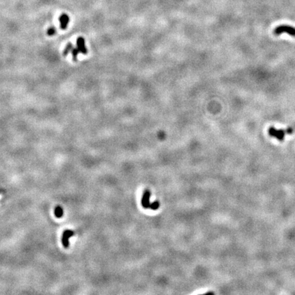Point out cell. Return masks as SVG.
Here are the masks:
<instances>
[{"label": "cell", "mask_w": 295, "mask_h": 295, "mask_svg": "<svg viewBox=\"0 0 295 295\" xmlns=\"http://www.w3.org/2000/svg\"><path fill=\"white\" fill-rule=\"evenodd\" d=\"M59 21H60V28L62 29H66L67 28V26L69 23V17L66 14H61L59 17Z\"/></svg>", "instance_id": "5"}, {"label": "cell", "mask_w": 295, "mask_h": 295, "mask_svg": "<svg viewBox=\"0 0 295 295\" xmlns=\"http://www.w3.org/2000/svg\"><path fill=\"white\" fill-rule=\"evenodd\" d=\"M56 33V29L55 27H54V26H51V27H50L48 29H47V34L49 35V36H54V35H55Z\"/></svg>", "instance_id": "10"}, {"label": "cell", "mask_w": 295, "mask_h": 295, "mask_svg": "<svg viewBox=\"0 0 295 295\" xmlns=\"http://www.w3.org/2000/svg\"><path fill=\"white\" fill-rule=\"evenodd\" d=\"M73 234H74L73 232L70 231V230H67V231L64 232V237H63V243H64L65 247H67L68 245H69V241H68V238H69L70 237H72Z\"/></svg>", "instance_id": "6"}, {"label": "cell", "mask_w": 295, "mask_h": 295, "mask_svg": "<svg viewBox=\"0 0 295 295\" xmlns=\"http://www.w3.org/2000/svg\"><path fill=\"white\" fill-rule=\"evenodd\" d=\"M159 206H160V203H159V202L155 201V202H153L152 204H150V208L152 209V210H153V211H156L159 208Z\"/></svg>", "instance_id": "9"}, {"label": "cell", "mask_w": 295, "mask_h": 295, "mask_svg": "<svg viewBox=\"0 0 295 295\" xmlns=\"http://www.w3.org/2000/svg\"><path fill=\"white\" fill-rule=\"evenodd\" d=\"M79 53H80V52H79L78 49L77 48V47H76V48H74V47H73V49H72V51H71V54H72V56H73V60L75 62L77 61V56H78Z\"/></svg>", "instance_id": "8"}, {"label": "cell", "mask_w": 295, "mask_h": 295, "mask_svg": "<svg viewBox=\"0 0 295 295\" xmlns=\"http://www.w3.org/2000/svg\"><path fill=\"white\" fill-rule=\"evenodd\" d=\"M77 48L78 49L79 52L83 54H88V49L85 47V40L83 37H79L77 40Z\"/></svg>", "instance_id": "4"}, {"label": "cell", "mask_w": 295, "mask_h": 295, "mask_svg": "<svg viewBox=\"0 0 295 295\" xmlns=\"http://www.w3.org/2000/svg\"><path fill=\"white\" fill-rule=\"evenodd\" d=\"M73 49V46L72 45V43H68L67 45L66 46V47H65V49L64 51V55L66 56L69 53L71 52Z\"/></svg>", "instance_id": "7"}, {"label": "cell", "mask_w": 295, "mask_h": 295, "mask_svg": "<svg viewBox=\"0 0 295 295\" xmlns=\"http://www.w3.org/2000/svg\"><path fill=\"white\" fill-rule=\"evenodd\" d=\"M274 33L276 35H279L282 33H287L292 36H295V28L287 25H279L275 29Z\"/></svg>", "instance_id": "2"}, {"label": "cell", "mask_w": 295, "mask_h": 295, "mask_svg": "<svg viewBox=\"0 0 295 295\" xmlns=\"http://www.w3.org/2000/svg\"><path fill=\"white\" fill-rule=\"evenodd\" d=\"M150 192L149 190H145L144 192L142 198H141V205H142L144 208H150Z\"/></svg>", "instance_id": "3"}, {"label": "cell", "mask_w": 295, "mask_h": 295, "mask_svg": "<svg viewBox=\"0 0 295 295\" xmlns=\"http://www.w3.org/2000/svg\"><path fill=\"white\" fill-rule=\"evenodd\" d=\"M55 213H56V215H57L58 217H61L62 215V209L60 207H58V208H56Z\"/></svg>", "instance_id": "11"}, {"label": "cell", "mask_w": 295, "mask_h": 295, "mask_svg": "<svg viewBox=\"0 0 295 295\" xmlns=\"http://www.w3.org/2000/svg\"><path fill=\"white\" fill-rule=\"evenodd\" d=\"M293 129L290 127L288 128L286 130H278L274 127H270L268 129V134H269L271 137H275L279 141H283L284 140V136L286 133L291 134L293 133Z\"/></svg>", "instance_id": "1"}]
</instances>
